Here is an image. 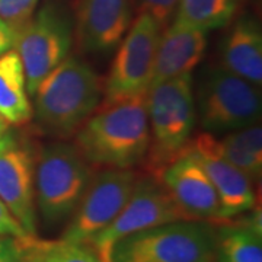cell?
<instances>
[{
  "label": "cell",
  "instance_id": "cell-14",
  "mask_svg": "<svg viewBox=\"0 0 262 262\" xmlns=\"http://www.w3.org/2000/svg\"><path fill=\"white\" fill-rule=\"evenodd\" d=\"M133 19V0H80L76 16L77 44L86 53L103 54L115 48Z\"/></svg>",
  "mask_w": 262,
  "mask_h": 262
},
{
  "label": "cell",
  "instance_id": "cell-16",
  "mask_svg": "<svg viewBox=\"0 0 262 262\" xmlns=\"http://www.w3.org/2000/svg\"><path fill=\"white\" fill-rule=\"evenodd\" d=\"M222 67L255 86L262 83L261 27L252 18H241L222 46Z\"/></svg>",
  "mask_w": 262,
  "mask_h": 262
},
{
  "label": "cell",
  "instance_id": "cell-9",
  "mask_svg": "<svg viewBox=\"0 0 262 262\" xmlns=\"http://www.w3.org/2000/svg\"><path fill=\"white\" fill-rule=\"evenodd\" d=\"M184 219H188L187 214L181 210L160 178L151 175L137 178L130 198L121 211L84 245L91 248L101 261L110 262L113 246L124 236Z\"/></svg>",
  "mask_w": 262,
  "mask_h": 262
},
{
  "label": "cell",
  "instance_id": "cell-23",
  "mask_svg": "<svg viewBox=\"0 0 262 262\" xmlns=\"http://www.w3.org/2000/svg\"><path fill=\"white\" fill-rule=\"evenodd\" d=\"M139 2H140L141 12H147L160 25H165L168 19L172 16L178 0H139Z\"/></svg>",
  "mask_w": 262,
  "mask_h": 262
},
{
  "label": "cell",
  "instance_id": "cell-3",
  "mask_svg": "<svg viewBox=\"0 0 262 262\" xmlns=\"http://www.w3.org/2000/svg\"><path fill=\"white\" fill-rule=\"evenodd\" d=\"M217 230L206 220L184 219L121 237L110 262H215Z\"/></svg>",
  "mask_w": 262,
  "mask_h": 262
},
{
  "label": "cell",
  "instance_id": "cell-24",
  "mask_svg": "<svg viewBox=\"0 0 262 262\" xmlns=\"http://www.w3.org/2000/svg\"><path fill=\"white\" fill-rule=\"evenodd\" d=\"M0 236H12V237H27L29 236L24 227L19 225V222L12 215L8 207L0 200Z\"/></svg>",
  "mask_w": 262,
  "mask_h": 262
},
{
  "label": "cell",
  "instance_id": "cell-4",
  "mask_svg": "<svg viewBox=\"0 0 262 262\" xmlns=\"http://www.w3.org/2000/svg\"><path fill=\"white\" fill-rule=\"evenodd\" d=\"M91 182V169L75 144L53 143L35 158V207L44 223L56 226L75 213Z\"/></svg>",
  "mask_w": 262,
  "mask_h": 262
},
{
  "label": "cell",
  "instance_id": "cell-25",
  "mask_svg": "<svg viewBox=\"0 0 262 262\" xmlns=\"http://www.w3.org/2000/svg\"><path fill=\"white\" fill-rule=\"evenodd\" d=\"M0 262H27L18 237L0 236Z\"/></svg>",
  "mask_w": 262,
  "mask_h": 262
},
{
  "label": "cell",
  "instance_id": "cell-12",
  "mask_svg": "<svg viewBox=\"0 0 262 262\" xmlns=\"http://www.w3.org/2000/svg\"><path fill=\"white\" fill-rule=\"evenodd\" d=\"M181 153L192 156L206 170L220 198L225 220L255 206L252 181L220 153L215 136L204 131L188 141Z\"/></svg>",
  "mask_w": 262,
  "mask_h": 262
},
{
  "label": "cell",
  "instance_id": "cell-26",
  "mask_svg": "<svg viewBox=\"0 0 262 262\" xmlns=\"http://www.w3.org/2000/svg\"><path fill=\"white\" fill-rule=\"evenodd\" d=\"M15 38L16 34L12 28H9L2 19H0V56L9 51L10 48L15 46Z\"/></svg>",
  "mask_w": 262,
  "mask_h": 262
},
{
  "label": "cell",
  "instance_id": "cell-7",
  "mask_svg": "<svg viewBox=\"0 0 262 262\" xmlns=\"http://www.w3.org/2000/svg\"><path fill=\"white\" fill-rule=\"evenodd\" d=\"M75 38V20L61 0H48L15 38L27 77V91L32 95L46 76L69 57Z\"/></svg>",
  "mask_w": 262,
  "mask_h": 262
},
{
  "label": "cell",
  "instance_id": "cell-22",
  "mask_svg": "<svg viewBox=\"0 0 262 262\" xmlns=\"http://www.w3.org/2000/svg\"><path fill=\"white\" fill-rule=\"evenodd\" d=\"M39 0H0V19L18 34L34 15Z\"/></svg>",
  "mask_w": 262,
  "mask_h": 262
},
{
  "label": "cell",
  "instance_id": "cell-27",
  "mask_svg": "<svg viewBox=\"0 0 262 262\" xmlns=\"http://www.w3.org/2000/svg\"><path fill=\"white\" fill-rule=\"evenodd\" d=\"M8 128H9V124H8V122L5 121V120L0 117V134H2V133H3L5 130H8Z\"/></svg>",
  "mask_w": 262,
  "mask_h": 262
},
{
  "label": "cell",
  "instance_id": "cell-21",
  "mask_svg": "<svg viewBox=\"0 0 262 262\" xmlns=\"http://www.w3.org/2000/svg\"><path fill=\"white\" fill-rule=\"evenodd\" d=\"M27 262H102L86 245L60 241H41L37 236L18 239Z\"/></svg>",
  "mask_w": 262,
  "mask_h": 262
},
{
  "label": "cell",
  "instance_id": "cell-6",
  "mask_svg": "<svg viewBox=\"0 0 262 262\" xmlns=\"http://www.w3.org/2000/svg\"><path fill=\"white\" fill-rule=\"evenodd\" d=\"M258 88L223 67L207 70L194 95L203 130L219 136L259 122L262 99Z\"/></svg>",
  "mask_w": 262,
  "mask_h": 262
},
{
  "label": "cell",
  "instance_id": "cell-15",
  "mask_svg": "<svg viewBox=\"0 0 262 262\" xmlns=\"http://www.w3.org/2000/svg\"><path fill=\"white\" fill-rule=\"evenodd\" d=\"M207 34L208 32L172 22V25L160 34L150 88L173 77L192 75V70L206 53Z\"/></svg>",
  "mask_w": 262,
  "mask_h": 262
},
{
  "label": "cell",
  "instance_id": "cell-8",
  "mask_svg": "<svg viewBox=\"0 0 262 262\" xmlns=\"http://www.w3.org/2000/svg\"><path fill=\"white\" fill-rule=\"evenodd\" d=\"M160 34L162 25L147 12L131 24L103 84L102 106L147 94Z\"/></svg>",
  "mask_w": 262,
  "mask_h": 262
},
{
  "label": "cell",
  "instance_id": "cell-19",
  "mask_svg": "<svg viewBox=\"0 0 262 262\" xmlns=\"http://www.w3.org/2000/svg\"><path fill=\"white\" fill-rule=\"evenodd\" d=\"M259 214L251 225L225 226L217 232L215 262H262Z\"/></svg>",
  "mask_w": 262,
  "mask_h": 262
},
{
  "label": "cell",
  "instance_id": "cell-11",
  "mask_svg": "<svg viewBox=\"0 0 262 262\" xmlns=\"http://www.w3.org/2000/svg\"><path fill=\"white\" fill-rule=\"evenodd\" d=\"M35 156L10 128L0 134V200L29 236H37Z\"/></svg>",
  "mask_w": 262,
  "mask_h": 262
},
{
  "label": "cell",
  "instance_id": "cell-10",
  "mask_svg": "<svg viewBox=\"0 0 262 262\" xmlns=\"http://www.w3.org/2000/svg\"><path fill=\"white\" fill-rule=\"evenodd\" d=\"M131 169H105L91 178L61 239L84 245L113 222L128 201L136 184Z\"/></svg>",
  "mask_w": 262,
  "mask_h": 262
},
{
  "label": "cell",
  "instance_id": "cell-5",
  "mask_svg": "<svg viewBox=\"0 0 262 262\" xmlns=\"http://www.w3.org/2000/svg\"><path fill=\"white\" fill-rule=\"evenodd\" d=\"M192 75L153 84L146 94L150 162L159 169L181 155L196 121Z\"/></svg>",
  "mask_w": 262,
  "mask_h": 262
},
{
  "label": "cell",
  "instance_id": "cell-13",
  "mask_svg": "<svg viewBox=\"0 0 262 262\" xmlns=\"http://www.w3.org/2000/svg\"><path fill=\"white\" fill-rule=\"evenodd\" d=\"M160 181L188 219L225 220L222 203L206 170L188 153H181L160 170Z\"/></svg>",
  "mask_w": 262,
  "mask_h": 262
},
{
  "label": "cell",
  "instance_id": "cell-17",
  "mask_svg": "<svg viewBox=\"0 0 262 262\" xmlns=\"http://www.w3.org/2000/svg\"><path fill=\"white\" fill-rule=\"evenodd\" d=\"M0 117L9 125H20L32 118L24 66L12 48L0 56Z\"/></svg>",
  "mask_w": 262,
  "mask_h": 262
},
{
  "label": "cell",
  "instance_id": "cell-2",
  "mask_svg": "<svg viewBox=\"0 0 262 262\" xmlns=\"http://www.w3.org/2000/svg\"><path fill=\"white\" fill-rule=\"evenodd\" d=\"M102 88L91 66L77 57H66L38 84L32 95V115L46 133L67 139L95 113Z\"/></svg>",
  "mask_w": 262,
  "mask_h": 262
},
{
  "label": "cell",
  "instance_id": "cell-20",
  "mask_svg": "<svg viewBox=\"0 0 262 262\" xmlns=\"http://www.w3.org/2000/svg\"><path fill=\"white\" fill-rule=\"evenodd\" d=\"M239 5L241 0H178L173 22L208 32L226 27Z\"/></svg>",
  "mask_w": 262,
  "mask_h": 262
},
{
  "label": "cell",
  "instance_id": "cell-1",
  "mask_svg": "<svg viewBox=\"0 0 262 262\" xmlns=\"http://www.w3.org/2000/svg\"><path fill=\"white\" fill-rule=\"evenodd\" d=\"M75 146L94 165L114 169L139 165L150 147L146 95L103 105L77 130Z\"/></svg>",
  "mask_w": 262,
  "mask_h": 262
},
{
  "label": "cell",
  "instance_id": "cell-18",
  "mask_svg": "<svg viewBox=\"0 0 262 262\" xmlns=\"http://www.w3.org/2000/svg\"><path fill=\"white\" fill-rule=\"evenodd\" d=\"M219 140L220 153L232 165L241 169L251 181H258L262 173V131L259 124L227 133Z\"/></svg>",
  "mask_w": 262,
  "mask_h": 262
}]
</instances>
